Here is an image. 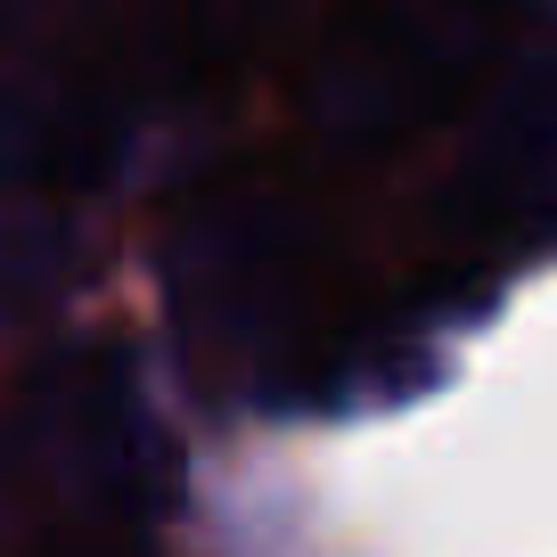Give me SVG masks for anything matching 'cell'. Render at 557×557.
Wrapping results in <instances>:
<instances>
[{"label":"cell","instance_id":"cell-1","mask_svg":"<svg viewBox=\"0 0 557 557\" xmlns=\"http://www.w3.org/2000/svg\"><path fill=\"white\" fill-rule=\"evenodd\" d=\"M500 0H352L312 58V132L329 148H394L484 74Z\"/></svg>","mask_w":557,"mask_h":557},{"label":"cell","instance_id":"cell-2","mask_svg":"<svg viewBox=\"0 0 557 557\" xmlns=\"http://www.w3.org/2000/svg\"><path fill=\"white\" fill-rule=\"evenodd\" d=\"M287 213L278 206H222L181 238L173 296L197 345H255L278 320L287 287Z\"/></svg>","mask_w":557,"mask_h":557},{"label":"cell","instance_id":"cell-3","mask_svg":"<svg viewBox=\"0 0 557 557\" xmlns=\"http://www.w3.org/2000/svg\"><path fill=\"white\" fill-rule=\"evenodd\" d=\"M557 206V50L508 74L459 173V213L475 230H517Z\"/></svg>","mask_w":557,"mask_h":557}]
</instances>
